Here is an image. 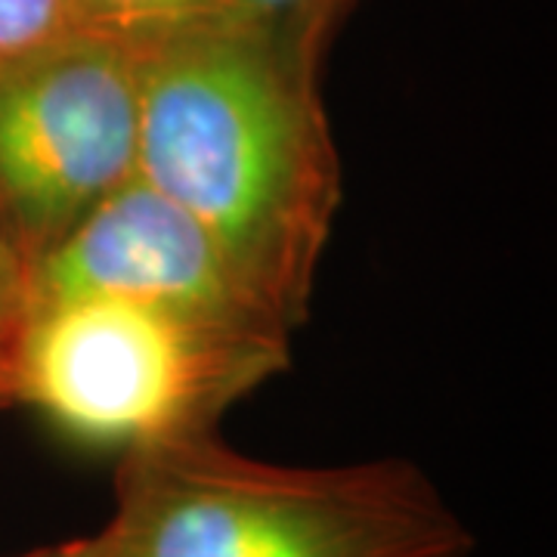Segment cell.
<instances>
[{"instance_id": "obj_1", "label": "cell", "mask_w": 557, "mask_h": 557, "mask_svg": "<svg viewBox=\"0 0 557 557\" xmlns=\"http://www.w3.org/2000/svg\"><path fill=\"white\" fill-rule=\"evenodd\" d=\"M137 53V177L214 239L298 332L341 208L319 72L230 13Z\"/></svg>"}, {"instance_id": "obj_2", "label": "cell", "mask_w": 557, "mask_h": 557, "mask_svg": "<svg viewBox=\"0 0 557 557\" xmlns=\"http://www.w3.org/2000/svg\"><path fill=\"white\" fill-rule=\"evenodd\" d=\"M84 557H474L478 536L409 458L278 465L218 434L121 453Z\"/></svg>"}, {"instance_id": "obj_3", "label": "cell", "mask_w": 557, "mask_h": 557, "mask_svg": "<svg viewBox=\"0 0 557 557\" xmlns=\"http://www.w3.org/2000/svg\"><path fill=\"white\" fill-rule=\"evenodd\" d=\"M292 362V341L248 338L109 295L32 304L7 379L16 406L57 434L131 453L214 434L218 421Z\"/></svg>"}, {"instance_id": "obj_4", "label": "cell", "mask_w": 557, "mask_h": 557, "mask_svg": "<svg viewBox=\"0 0 557 557\" xmlns=\"http://www.w3.org/2000/svg\"><path fill=\"white\" fill-rule=\"evenodd\" d=\"M137 53L69 35L0 65V233L32 267L137 177Z\"/></svg>"}, {"instance_id": "obj_5", "label": "cell", "mask_w": 557, "mask_h": 557, "mask_svg": "<svg viewBox=\"0 0 557 557\" xmlns=\"http://www.w3.org/2000/svg\"><path fill=\"white\" fill-rule=\"evenodd\" d=\"M75 295L137 300L248 338L295 335L199 223L139 177L28 267V307Z\"/></svg>"}, {"instance_id": "obj_6", "label": "cell", "mask_w": 557, "mask_h": 557, "mask_svg": "<svg viewBox=\"0 0 557 557\" xmlns=\"http://www.w3.org/2000/svg\"><path fill=\"white\" fill-rule=\"evenodd\" d=\"M78 35L139 50L186 25L226 13V0H69Z\"/></svg>"}, {"instance_id": "obj_7", "label": "cell", "mask_w": 557, "mask_h": 557, "mask_svg": "<svg viewBox=\"0 0 557 557\" xmlns=\"http://www.w3.org/2000/svg\"><path fill=\"white\" fill-rule=\"evenodd\" d=\"M354 0H226V13L292 60L322 72L325 47Z\"/></svg>"}, {"instance_id": "obj_8", "label": "cell", "mask_w": 557, "mask_h": 557, "mask_svg": "<svg viewBox=\"0 0 557 557\" xmlns=\"http://www.w3.org/2000/svg\"><path fill=\"white\" fill-rule=\"evenodd\" d=\"M75 35L69 0H0V65Z\"/></svg>"}, {"instance_id": "obj_9", "label": "cell", "mask_w": 557, "mask_h": 557, "mask_svg": "<svg viewBox=\"0 0 557 557\" xmlns=\"http://www.w3.org/2000/svg\"><path fill=\"white\" fill-rule=\"evenodd\" d=\"M28 313V263L0 233V375L13 357V347Z\"/></svg>"}, {"instance_id": "obj_10", "label": "cell", "mask_w": 557, "mask_h": 557, "mask_svg": "<svg viewBox=\"0 0 557 557\" xmlns=\"http://www.w3.org/2000/svg\"><path fill=\"white\" fill-rule=\"evenodd\" d=\"M16 557H84V552H81L78 539H69V542H60V545L35 548V552H25V555Z\"/></svg>"}, {"instance_id": "obj_11", "label": "cell", "mask_w": 557, "mask_h": 557, "mask_svg": "<svg viewBox=\"0 0 557 557\" xmlns=\"http://www.w3.org/2000/svg\"><path fill=\"white\" fill-rule=\"evenodd\" d=\"M16 406V399H13V387H10V379H7V372L0 375V412H7V409H13Z\"/></svg>"}]
</instances>
